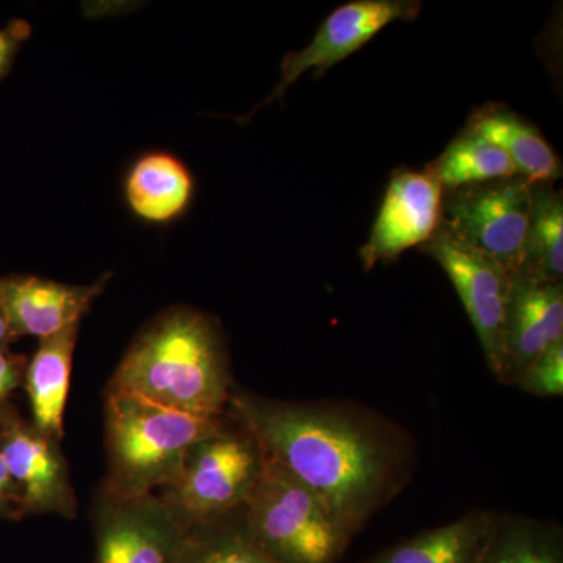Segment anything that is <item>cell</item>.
<instances>
[{
  "mask_svg": "<svg viewBox=\"0 0 563 563\" xmlns=\"http://www.w3.org/2000/svg\"><path fill=\"white\" fill-rule=\"evenodd\" d=\"M0 455L20 495L24 517L51 514L76 518V493L60 442L38 431L14 407L0 424Z\"/></svg>",
  "mask_w": 563,
  "mask_h": 563,
  "instance_id": "obj_9",
  "label": "cell"
},
{
  "mask_svg": "<svg viewBox=\"0 0 563 563\" xmlns=\"http://www.w3.org/2000/svg\"><path fill=\"white\" fill-rule=\"evenodd\" d=\"M426 172L435 177L443 190L518 176L512 161L501 150L468 131H463Z\"/></svg>",
  "mask_w": 563,
  "mask_h": 563,
  "instance_id": "obj_20",
  "label": "cell"
},
{
  "mask_svg": "<svg viewBox=\"0 0 563 563\" xmlns=\"http://www.w3.org/2000/svg\"><path fill=\"white\" fill-rule=\"evenodd\" d=\"M243 512L255 542L280 563H339L355 537L317 493L266 455Z\"/></svg>",
  "mask_w": 563,
  "mask_h": 563,
  "instance_id": "obj_4",
  "label": "cell"
},
{
  "mask_svg": "<svg viewBox=\"0 0 563 563\" xmlns=\"http://www.w3.org/2000/svg\"><path fill=\"white\" fill-rule=\"evenodd\" d=\"M563 342V284L512 277L503 372L498 383L515 385L548 347Z\"/></svg>",
  "mask_w": 563,
  "mask_h": 563,
  "instance_id": "obj_13",
  "label": "cell"
},
{
  "mask_svg": "<svg viewBox=\"0 0 563 563\" xmlns=\"http://www.w3.org/2000/svg\"><path fill=\"white\" fill-rule=\"evenodd\" d=\"M518 274L548 284H562L563 201L562 192L555 190L553 184L533 185L531 221Z\"/></svg>",
  "mask_w": 563,
  "mask_h": 563,
  "instance_id": "obj_19",
  "label": "cell"
},
{
  "mask_svg": "<svg viewBox=\"0 0 563 563\" xmlns=\"http://www.w3.org/2000/svg\"><path fill=\"white\" fill-rule=\"evenodd\" d=\"M124 198L139 220L169 224L179 220L195 198V177L169 152L141 155L125 174Z\"/></svg>",
  "mask_w": 563,
  "mask_h": 563,
  "instance_id": "obj_14",
  "label": "cell"
},
{
  "mask_svg": "<svg viewBox=\"0 0 563 563\" xmlns=\"http://www.w3.org/2000/svg\"><path fill=\"white\" fill-rule=\"evenodd\" d=\"M466 131L487 140L512 161L518 176L529 184H553L562 165L542 133L504 107H484L473 114Z\"/></svg>",
  "mask_w": 563,
  "mask_h": 563,
  "instance_id": "obj_17",
  "label": "cell"
},
{
  "mask_svg": "<svg viewBox=\"0 0 563 563\" xmlns=\"http://www.w3.org/2000/svg\"><path fill=\"white\" fill-rule=\"evenodd\" d=\"M424 251L450 277L479 339L488 368L498 380L503 372L512 276L442 228L424 244Z\"/></svg>",
  "mask_w": 563,
  "mask_h": 563,
  "instance_id": "obj_8",
  "label": "cell"
},
{
  "mask_svg": "<svg viewBox=\"0 0 563 563\" xmlns=\"http://www.w3.org/2000/svg\"><path fill=\"white\" fill-rule=\"evenodd\" d=\"M263 465L261 444L225 412L217 429L192 444L176 479L157 495L188 531L242 509Z\"/></svg>",
  "mask_w": 563,
  "mask_h": 563,
  "instance_id": "obj_5",
  "label": "cell"
},
{
  "mask_svg": "<svg viewBox=\"0 0 563 563\" xmlns=\"http://www.w3.org/2000/svg\"><path fill=\"white\" fill-rule=\"evenodd\" d=\"M80 324L40 340L38 350L27 361L24 384L32 409V424L62 442L65 437V410L68 404L74 351Z\"/></svg>",
  "mask_w": 563,
  "mask_h": 563,
  "instance_id": "obj_15",
  "label": "cell"
},
{
  "mask_svg": "<svg viewBox=\"0 0 563 563\" xmlns=\"http://www.w3.org/2000/svg\"><path fill=\"white\" fill-rule=\"evenodd\" d=\"M0 518L20 521L24 518L21 510L20 495L11 481L5 462L0 455Z\"/></svg>",
  "mask_w": 563,
  "mask_h": 563,
  "instance_id": "obj_25",
  "label": "cell"
},
{
  "mask_svg": "<svg viewBox=\"0 0 563 563\" xmlns=\"http://www.w3.org/2000/svg\"><path fill=\"white\" fill-rule=\"evenodd\" d=\"M181 563H280L255 542L243 507L211 523L188 529Z\"/></svg>",
  "mask_w": 563,
  "mask_h": 563,
  "instance_id": "obj_21",
  "label": "cell"
},
{
  "mask_svg": "<svg viewBox=\"0 0 563 563\" xmlns=\"http://www.w3.org/2000/svg\"><path fill=\"white\" fill-rule=\"evenodd\" d=\"M228 412L263 453L358 532L410 484L417 443L372 407L342 399L285 401L233 388Z\"/></svg>",
  "mask_w": 563,
  "mask_h": 563,
  "instance_id": "obj_1",
  "label": "cell"
},
{
  "mask_svg": "<svg viewBox=\"0 0 563 563\" xmlns=\"http://www.w3.org/2000/svg\"><path fill=\"white\" fill-rule=\"evenodd\" d=\"M92 563H181L188 531L157 493L118 498L99 488Z\"/></svg>",
  "mask_w": 563,
  "mask_h": 563,
  "instance_id": "obj_7",
  "label": "cell"
},
{
  "mask_svg": "<svg viewBox=\"0 0 563 563\" xmlns=\"http://www.w3.org/2000/svg\"><path fill=\"white\" fill-rule=\"evenodd\" d=\"M515 385L537 398H562L563 342L548 347Z\"/></svg>",
  "mask_w": 563,
  "mask_h": 563,
  "instance_id": "obj_22",
  "label": "cell"
},
{
  "mask_svg": "<svg viewBox=\"0 0 563 563\" xmlns=\"http://www.w3.org/2000/svg\"><path fill=\"white\" fill-rule=\"evenodd\" d=\"M14 336L11 333L9 321H7L5 313H3L2 306H0V347H9L13 342Z\"/></svg>",
  "mask_w": 563,
  "mask_h": 563,
  "instance_id": "obj_26",
  "label": "cell"
},
{
  "mask_svg": "<svg viewBox=\"0 0 563 563\" xmlns=\"http://www.w3.org/2000/svg\"><path fill=\"white\" fill-rule=\"evenodd\" d=\"M483 563H563V532L553 521L498 512Z\"/></svg>",
  "mask_w": 563,
  "mask_h": 563,
  "instance_id": "obj_18",
  "label": "cell"
},
{
  "mask_svg": "<svg viewBox=\"0 0 563 563\" xmlns=\"http://www.w3.org/2000/svg\"><path fill=\"white\" fill-rule=\"evenodd\" d=\"M421 11L418 0H354L333 10L313 40L299 52L285 55L280 65V80L263 106L282 98L285 91L301 79L307 70L320 77L336 63L362 49L396 21H412Z\"/></svg>",
  "mask_w": 563,
  "mask_h": 563,
  "instance_id": "obj_10",
  "label": "cell"
},
{
  "mask_svg": "<svg viewBox=\"0 0 563 563\" xmlns=\"http://www.w3.org/2000/svg\"><path fill=\"white\" fill-rule=\"evenodd\" d=\"M496 517V510H470L451 523L393 544L363 563H483Z\"/></svg>",
  "mask_w": 563,
  "mask_h": 563,
  "instance_id": "obj_16",
  "label": "cell"
},
{
  "mask_svg": "<svg viewBox=\"0 0 563 563\" xmlns=\"http://www.w3.org/2000/svg\"><path fill=\"white\" fill-rule=\"evenodd\" d=\"M533 206V185L510 177L443 190L440 228L459 242L520 273Z\"/></svg>",
  "mask_w": 563,
  "mask_h": 563,
  "instance_id": "obj_6",
  "label": "cell"
},
{
  "mask_svg": "<svg viewBox=\"0 0 563 563\" xmlns=\"http://www.w3.org/2000/svg\"><path fill=\"white\" fill-rule=\"evenodd\" d=\"M233 388L220 324L191 307H173L147 322L107 385L202 418L228 412Z\"/></svg>",
  "mask_w": 563,
  "mask_h": 563,
  "instance_id": "obj_2",
  "label": "cell"
},
{
  "mask_svg": "<svg viewBox=\"0 0 563 563\" xmlns=\"http://www.w3.org/2000/svg\"><path fill=\"white\" fill-rule=\"evenodd\" d=\"M32 27L24 20H14L0 29V80L10 73L22 44L31 36Z\"/></svg>",
  "mask_w": 563,
  "mask_h": 563,
  "instance_id": "obj_24",
  "label": "cell"
},
{
  "mask_svg": "<svg viewBox=\"0 0 563 563\" xmlns=\"http://www.w3.org/2000/svg\"><path fill=\"white\" fill-rule=\"evenodd\" d=\"M24 355L11 354L9 347H0V424L13 409L11 396L24 384Z\"/></svg>",
  "mask_w": 563,
  "mask_h": 563,
  "instance_id": "obj_23",
  "label": "cell"
},
{
  "mask_svg": "<svg viewBox=\"0 0 563 563\" xmlns=\"http://www.w3.org/2000/svg\"><path fill=\"white\" fill-rule=\"evenodd\" d=\"M109 279L110 274H106L91 285H69L36 276L2 277L0 306L14 339H49L80 324Z\"/></svg>",
  "mask_w": 563,
  "mask_h": 563,
  "instance_id": "obj_12",
  "label": "cell"
},
{
  "mask_svg": "<svg viewBox=\"0 0 563 563\" xmlns=\"http://www.w3.org/2000/svg\"><path fill=\"white\" fill-rule=\"evenodd\" d=\"M443 187L428 172L393 174L379 214L361 250L363 268L398 258L404 251L426 244L442 221Z\"/></svg>",
  "mask_w": 563,
  "mask_h": 563,
  "instance_id": "obj_11",
  "label": "cell"
},
{
  "mask_svg": "<svg viewBox=\"0 0 563 563\" xmlns=\"http://www.w3.org/2000/svg\"><path fill=\"white\" fill-rule=\"evenodd\" d=\"M222 417H196L132 393L106 390L101 490L118 498L162 492L176 479L192 444L217 429Z\"/></svg>",
  "mask_w": 563,
  "mask_h": 563,
  "instance_id": "obj_3",
  "label": "cell"
}]
</instances>
